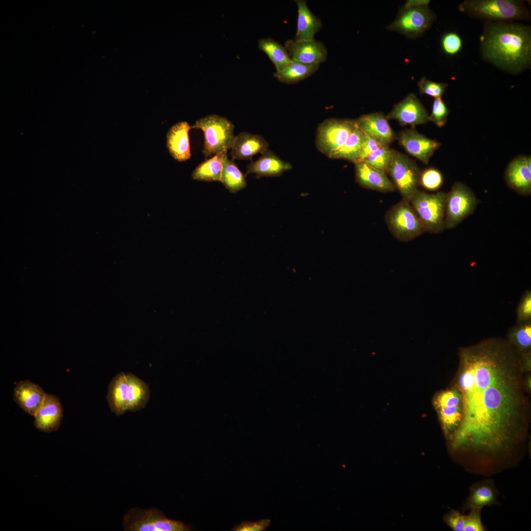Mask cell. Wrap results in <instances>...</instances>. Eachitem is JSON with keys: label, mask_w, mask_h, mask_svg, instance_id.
I'll return each mask as SVG.
<instances>
[{"label": "cell", "mask_w": 531, "mask_h": 531, "mask_svg": "<svg viewBox=\"0 0 531 531\" xmlns=\"http://www.w3.org/2000/svg\"><path fill=\"white\" fill-rule=\"evenodd\" d=\"M531 294L526 291L523 295L517 310V323L531 320Z\"/></svg>", "instance_id": "ab89813d"}, {"label": "cell", "mask_w": 531, "mask_h": 531, "mask_svg": "<svg viewBox=\"0 0 531 531\" xmlns=\"http://www.w3.org/2000/svg\"><path fill=\"white\" fill-rule=\"evenodd\" d=\"M34 417V425L38 430L50 433L58 430L63 417V407L59 398L47 393Z\"/></svg>", "instance_id": "ac0fdd59"}, {"label": "cell", "mask_w": 531, "mask_h": 531, "mask_svg": "<svg viewBox=\"0 0 531 531\" xmlns=\"http://www.w3.org/2000/svg\"><path fill=\"white\" fill-rule=\"evenodd\" d=\"M507 340L515 348L521 356L531 352V320L517 323L508 332Z\"/></svg>", "instance_id": "d6a6232c"}, {"label": "cell", "mask_w": 531, "mask_h": 531, "mask_svg": "<svg viewBox=\"0 0 531 531\" xmlns=\"http://www.w3.org/2000/svg\"><path fill=\"white\" fill-rule=\"evenodd\" d=\"M500 493L492 479H487L473 484L470 488L469 495L462 509L480 508L498 505Z\"/></svg>", "instance_id": "603a6c76"}, {"label": "cell", "mask_w": 531, "mask_h": 531, "mask_svg": "<svg viewBox=\"0 0 531 531\" xmlns=\"http://www.w3.org/2000/svg\"><path fill=\"white\" fill-rule=\"evenodd\" d=\"M531 157L519 156L512 160L505 172L507 186L519 195L531 194Z\"/></svg>", "instance_id": "2e32d148"}, {"label": "cell", "mask_w": 531, "mask_h": 531, "mask_svg": "<svg viewBox=\"0 0 531 531\" xmlns=\"http://www.w3.org/2000/svg\"><path fill=\"white\" fill-rule=\"evenodd\" d=\"M434 404L446 441L458 428L463 416L462 399L460 392L454 385L437 394Z\"/></svg>", "instance_id": "30bf717a"}, {"label": "cell", "mask_w": 531, "mask_h": 531, "mask_svg": "<svg viewBox=\"0 0 531 531\" xmlns=\"http://www.w3.org/2000/svg\"><path fill=\"white\" fill-rule=\"evenodd\" d=\"M435 15L428 6L404 7L387 29L399 32L407 37L421 35L432 26Z\"/></svg>", "instance_id": "7c38bea8"}, {"label": "cell", "mask_w": 531, "mask_h": 531, "mask_svg": "<svg viewBox=\"0 0 531 531\" xmlns=\"http://www.w3.org/2000/svg\"><path fill=\"white\" fill-rule=\"evenodd\" d=\"M191 127L187 121H180L173 125L167 134V147L172 157L179 162L190 159L191 154L189 139Z\"/></svg>", "instance_id": "7402d4cb"}, {"label": "cell", "mask_w": 531, "mask_h": 531, "mask_svg": "<svg viewBox=\"0 0 531 531\" xmlns=\"http://www.w3.org/2000/svg\"><path fill=\"white\" fill-rule=\"evenodd\" d=\"M364 133L356 126L344 144L334 152L330 158L349 161L354 164L356 162L364 139Z\"/></svg>", "instance_id": "1f68e13d"}, {"label": "cell", "mask_w": 531, "mask_h": 531, "mask_svg": "<svg viewBox=\"0 0 531 531\" xmlns=\"http://www.w3.org/2000/svg\"><path fill=\"white\" fill-rule=\"evenodd\" d=\"M285 47L292 60L307 64L324 62L327 51L323 43L314 39L295 41L288 39Z\"/></svg>", "instance_id": "9a60e30c"}, {"label": "cell", "mask_w": 531, "mask_h": 531, "mask_svg": "<svg viewBox=\"0 0 531 531\" xmlns=\"http://www.w3.org/2000/svg\"><path fill=\"white\" fill-rule=\"evenodd\" d=\"M46 395L39 385L29 380L20 381L14 388L13 400L23 411L34 416Z\"/></svg>", "instance_id": "d6986e66"}, {"label": "cell", "mask_w": 531, "mask_h": 531, "mask_svg": "<svg viewBox=\"0 0 531 531\" xmlns=\"http://www.w3.org/2000/svg\"><path fill=\"white\" fill-rule=\"evenodd\" d=\"M458 10L472 18L493 22H512L531 18L524 3L515 0H466L459 4Z\"/></svg>", "instance_id": "3957f363"}, {"label": "cell", "mask_w": 531, "mask_h": 531, "mask_svg": "<svg viewBox=\"0 0 531 531\" xmlns=\"http://www.w3.org/2000/svg\"><path fill=\"white\" fill-rule=\"evenodd\" d=\"M470 513L465 515L464 531H485L486 528L481 520L480 508L470 509Z\"/></svg>", "instance_id": "f35d334b"}, {"label": "cell", "mask_w": 531, "mask_h": 531, "mask_svg": "<svg viewBox=\"0 0 531 531\" xmlns=\"http://www.w3.org/2000/svg\"><path fill=\"white\" fill-rule=\"evenodd\" d=\"M445 524L453 531H463L465 524V515L458 510L451 509L443 517Z\"/></svg>", "instance_id": "b9f144b4"}, {"label": "cell", "mask_w": 531, "mask_h": 531, "mask_svg": "<svg viewBox=\"0 0 531 531\" xmlns=\"http://www.w3.org/2000/svg\"><path fill=\"white\" fill-rule=\"evenodd\" d=\"M391 235L402 242H409L426 232L409 202L404 199L392 206L384 216Z\"/></svg>", "instance_id": "8992f818"}, {"label": "cell", "mask_w": 531, "mask_h": 531, "mask_svg": "<svg viewBox=\"0 0 531 531\" xmlns=\"http://www.w3.org/2000/svg\"><path fill=\"white\" fill-rule=\"evenodd\" d=\"M429 2L430 0H409L406 2L404 7H410L428 6Z\"/></svg>", "instance_id": "ee69618b"}, {"label": "cell", "mask_w": 531, "mask_h": 531, "mask_svg": "<svg viewBox=\"0 0 531 531\" xmlns=\"http://www.w3.org/2000/svg\"><path fill=\"white\" fill-rule=\"evenodd\" d=\"M399 144L406 151L427 165L441 143L436 140L429 139L417 132L413 127L405 129L398 135Z\"/></svg>", "instance_id": "4fadbf2b"}, {"label": "cell", "mask_w": 531, "mask_h": 531, "mask_svg": "<svg viewBox=\"0 0 531 531\" xmlns=\"http://www.w3.org/2000/svg\"><path fill=\"white\" fill-rule=\"evenodd\" d=\"M124 530L126 531H190L191 526L167 517L156 508L143 510L134 508L129 510L123 519Z\"/></svg>", "instance_id": "52a82bcc"}, {"label": "cell", "mask_w": 531, "mask_h": 531, "mask_svg": "<svg viewBox=\"0 0 531 531\" xmlns=\"http://www.w3.org/2000/svg\"><path fill=\"white\" fill-rule=\"evenodd\" d=\"M191 129H201L204 135L203 153L206 157L214 156L231 148L234 126L226 118L210 115L197 120Z\"/></svg>", "instance_id": "277c9868"}, {"label": "cell", "mask_w": 531, "mask_h": 531, "mask_svg": "<svg viewBox=\"0 0 531 531\" xmlns=\"http://www.w3.org/2000/svg\"><path fill=\"white\" fill-rule=\"evenodd\" d=\"M441 44L443 53L449 56H454L459 53L463 45L462 38L454 31L444 34L441 38Z\"/></svg>", "instance_id": "d590c367"}, {"label": "cell", "mask_w": 531, "mask_h": 531, "mask_svg": "<svg viewBox=\"0 0 531 531\" xmlns=\"http://www.w3.org/2000/svg\"><path fill=\"white\" fill-rule=\"evenodd\" d=\"M364 139L355 163L363 161L371 153L384 146L372 137L364 133Z\"/></svg>", "instance_id": "60d3db41"}, {"label": "cell", "mask_w": 531, "mask_h": 531, "mask_svg": "<svg viewBox=\"0 0 531 531\" xmlns=\"http://www.w3.org/2000/svg\"><path fill=\"white\" fill-rule=\"evenodd\" d=\"M297 8V27L294 40L295 41L312 40L321 29L323 23L321 19L309 8L305 0H295Z\"/></svg>", "instance_id": "d4e9b609"}, {"label": "cell", "mask_w": 531, "mask_h": 531, "mask_svg": "<svg viewBox=\"0 0 531 531\" xmlns=\"http://www.w3.org/2000/svg\"><path fill=\"white\" fill-rule=\"evenodd\" d=\"M443 182L442 173L438 169L430 167L421 171L419 185L425 189L435 191L439 189Z\"/></svg>", "instance_id": "e575fe53"}, {"label": "cell", "mask_w": 531, "mask_h": 531, "mask_svg": "<svg viewBox=\"0 0 531 531\" xmlns=\"http://www.w3.org/2000/svg\"><path fill=\"white\" fill-rule=\"evenodd\" d=\"M270 523L269 519H263L255 522L243 521L236 526L232 531H263L268 528Z\"/></svg>", "instance_id": "7bdbcfd3"}, {"label": "cell", "mask_w": 531, "mask_h": 531, "mask_svg": "<svg viewBox=\"0 0 531 531\" xmlns=\"http://www.w3.org/2000/svg\"><path fill=\"white\" fill-rule=\"evenodd\" d=\"M428 112L416 96L410 93L395 104L386 116L387 119H396L402 126L423 124L429 121Z\"/></svg>", "instance_id": "5bb4252c"}, {"label": "cell", "mask_w": 531, "mask_h": 531, "mask_svg": "<svg viewBox=\"0 0 531 531\" xmlns=\"http://www.w3.org/2000/svg\"><path fill=\"white\" fill-rule=\"evenodd\" d=\"M402 199L409 202L418 190L421 171L416 162L393 149L387 172Z\"/></svg>", "instance_id": "9c48e42d"}, {"label": "cell", "mask_w": 531, "mask_h": 531, "mask_svg": "<svg viewBox=\"0 0 531 531\" xmlns=\"http://www.w3.org/2000/svg\"><path fill=\"white\" fill-rule=\"evenodd\" d=\"M356 126L355 120L329 118L318 126L316 139L320 151L330 158L345 142Z\"/></svg>", "instance_id": "8fae6325"}, {"label": "cell", "mask_w": 531, "mask_h": 531, "mask_svg": "<svg viewBox=\"0 0 531 531\" xmlns=\"http://www.w3.org/2000/svg\"><path fill=\"white\" fill-rule=\"evenodd\" d=\"M478 200L472 190L465 183L456 181L447 193L444 217L445 229L455 228L472 215Z\"/></svg>", "instance_id": "ba28073f"}, {"label": "cell", "mask_w": 531, "mask_h": 531, "mask_svg": "<svg viewBox=\"0 0 531 531\" xmlns=\"http://www.w3.org/2000/svg\"><path fill=\"white\" fill-rule=\"evenodd\" d=\"M524 384L525 390L529 395L531 394V372L526 373L524 380Z\"/></svg>", "instance_id": "f6af8a7d"}, {"label": "cell", "mask_w": 531, "mask_h": 531, "mask_svg": "<svg viewBox=\"0 0 531 531\" xmlns=\"http://www.w3.org/2000/svg\"><path fill=\"white\" fill-rule=\"evenodd\" d=\"M355 122L363 133L384 146H389L395 139V134L386 116L382 113L363 115L356 119Z\"/></svg>", "instance_id": "e0dca14e"}, {"label": "cell", "mask_w": 531, "mask_h": 531, "mask_svg": "<svg viewBox=\"0 0 531 531\" xmlns=\"http://www.w3.org/2000/svg\"><path fill=\"white\" fill-rule=\"evenodd\" d=\"M480 47L484 59L510 73H521L531 65L529 26L489 22L480 37Z\"/></svg>", "instance_id": "7a4b0ae2"}, {"label": "cell", "mask_w": 531, "mask_h": 531, "mask_svg": "<svg viewBox=\"0 0 531 531\" xmlns=\"http://www.w3.org/2000/svg\"><path fill=\"white\" fill-rule=\"evenodd\" d=\"M268 146L263 136L242 132L235 136L230 154L233 160L251 159L254 155L268 149Z\"/></svg>", "instance_id": "44dd1931"}, {"label": "cell", "mask_w": 531, "mask_h": 531, "mask_svg": "<svg viewBox=\"0 0 531 531\" xmlns=\"http://www.w3.org/2000/svg\"><path fill=\"white\" fill-rule=\"evenodd\" d=\"M448 85L437 83L422 77L418 82V87L421 94H425L435 98H441Z\"/></svg>", "instance_id": "8d00e7d4"}, {"label": "cell", "mask_w": 531, "mask_h": 531, "mask_svg": "<svg viewBox=\"0 0 531 531\" xmlns=\"http://www.w3.org/2000/svg\"><path fill=\"white\" fill-rule=\"evenodd\" d=\"M356 181L362 187L381 192H392L396 188L385 172L364 162L354 163Z\"/></svg>", "instance_id": "ffe728a7"}, {"label": "cell", "mask_w": 531, "mask_h": 531, "mask_svg": "<svg viewBox=\"0 0 531 531\" xmlns=\"http://www.w3.org/2000/svg\"><path fill=\"white\" fill-rule=\"evenodd\" d=\"M244 175L238 169L233 160L225 158L223 166L220 182L229 191L235 193L244 188L246 181Z\"/></svg>", "instance_id": "4dcf8cb0"}, {"label": "cell", "mask_w": 531, "mask_h": 531, "mask_svg": "<svg viewBox=\"0 0 531 531\" xmlns=\"http://www.w3.org/2000/svg\"><path fill=\"white\" fill-rule=\"evenodd\" d=\"M127 375L122 372L116 375L109 385L107 400L111 411L117 415L127 411Z\"/></svg>", "instance_id": "484cf974"}, {"label": "cell", "mask_w": 531, "mask_h": 531, "mask_svg": "<svg viewBox=\"0 0 531 531\" xmlns=\"http://www.w3.org/2000/svg\"><path fill=\"white\" fill-rule=\"evenodd\" d=\"M458 357L452 385L461 393L463 416L448 448L466 467L495 466L528 437L531 405L521 356L507 339L491 338L460 348Z\"/></svg>", "instance_id": "6da1fadb"}, {"label": "cell", "mask_w": 531, "mask_h": 531, "mask_svg": "<svg viewBox=\"0 0 531 531\" xmlns=\"http://www.w3.org/2000/svg\"><path fill=\"white\" fill-rule=\"evenodd\" d=\"M447 193L430 194L417 190L410 201L426 232L439 234L444 230Z\"/></svg>", "instance_id": "5b68a950"}, {"label": "cell", "mask_w": 531, "mask_h": 531, "mask_svg": "<svg viewBox=\"0 0 531 531\" xmlns=\"http://www.w3.org/2000/svg\"><path fill=\"white\" fill-rule=\"evenodd\" d=\"M258 48L267 56L273 63L276 72L283 70L292 61L285 46L271 38L260 39Z\"/></svg>", "instance_id": "f546056e"}, {"label": "cell", "mask_w": 531, "mask_h": 531, "mask_svg": "<svg viewBox=\"0 0 531 531\" xmlns=\"http://www.w3.org/2000/svg\"><path fill=\"white\" fill-rule=\"evenodd\" d=\"M450 112V110L441 98H435L432 104V112L429 116V120L438 127H442L445 125Z\"/></svg>", "instance_id": "74e56055"}, {"label": "cell", "mask_w": 531, "mask_h": 531, "mask_svg": "<svg viewBox=\"0 0 531 531\" xmlns=\"http://www.w3.org/2000/svg\"><path fill=\"white\" fill-rule=\"evenodd\" d=\"M227 150L217 154L200 163L192 173L194 180L207 182L220 181L223 163Z\"/></svg>", "instance_id": "4316f807"}, {"label": "cell", "mask_w": 531, "mask_h": 531, "mask_svg": "<svg viewBox=\"0 0 531 531\" xmlns=\"http://www.w3.org/2000/svg\"><path fill=\"white\" fill-rule=\"evenodd\" d=\"M292 168L290 163L282 160L272 151L267 149L258 159L249 163L245 176L255 174L258 177H279Z\"/></svg>", "instance_id": "cb8c5ba5"}, {"label": "cell", "mask_w": 531, "mask_h": 531, "mask_svg": "<svg viewBox=\"0 0 531 531\" xmlns=\"http://www.w3.org/2000/svg\"><path fill=\"white\" fill-rule=\"evenodd\" d=\"M393 149L382 146L368 156L363 161L371 167L386 173L390 164Z\"/></svg>", "instance_id": "836d02e7"}, {"label": "cell", "mask_w": 531, "mask_h": 531, "mask_svg": "<svg viewBox=\"0 0 531 531\" xmlns=\"http://www.w3.org/2000/svg\"><path fill=\"white\" fill-rule=\"evenodd\" d=\"M320 64H307L292 59L282 71L275 72L273 76L279 82L288 84L298 83L316 72Z\"/></svg>", "instance_id": "f1b7e54d"}, {"label": "cell", "mask_w": 531, "mask_h": 531, "mask_svg": "<svg viewBox=\"0 0 531 531\" xmlns=\"http://www.w3.org/2000/svg\"><path fill=\"white\" fill-rule=\"evenodd\" d=\"M127 375L128 388L127 410L136 411L144 408L147 403L149 390L148 385L132 373Z\"/></svg>", "instance_id": "83f0119b"}]
</instances>
